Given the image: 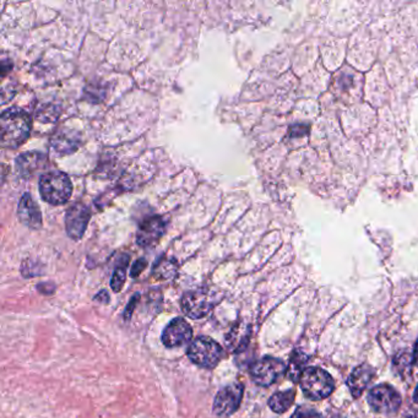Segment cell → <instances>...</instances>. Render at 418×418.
<instances>
[{
	"instance_id": "cell-1",
	"label": "cell",
	"mask_w": 418,
	"mask_h": 418,
	"mask_svg": "<svg viewBox=\"0 0 418 418\" xmlns=\"http://www.w3.org/2000/svg\"><path fill=\"white\" fill-rule=\"evenodd\" d=\"M31 127V117L28 112L18 108L4 111L0 117L1 146L6 149H16L23 145L30 137Z\"/></svg>"
},
{
	"instance_id": "cell-2",
	"label": "cell",
	"mask_w": 418,
	"mask_h": 418,
	"mask_svg": "<svg viewBox=\"0 0 418 418\" xmlns=\"http://www.w3.org/2000/svg\"><path fill=\"white\" fill-rule=\"evenodd\" d=\"M40 193L48 204H65L73 194V186L65 173L52 171L40 178Z\"/></svg>"
},
{
	"instance_id": "cell-3",
	"label": "cell",
	"mask_w": 418,
	"mask_h": 418,
	"mask_svg": "<svg viewBox=\"0 0 418 418\" xmlns=\"http://www.w3.org/2000/svg\"><path fill=\"white\" fill-rule=\"evenodd\" d=\"M300 382L305 395L310 400H323L332 395L335 389L332 375L318 367L305 369Z\"/></svg>"
},
{
	"instance_id": "cell-4",
	"label": "cell",
	"mask_w": 418,
	"mask_h": 418,
	"mask_svg": "<svg viewBox=\"0 0 418 418\" xmlns=\"http://www.w3.org/2000/svg\"><path fill=\"white\" fill-rule=\"evenodd\" d=\"M186 354L191 362L196 366L203 368L213 369L221 362L223 349L211 337H200L191 342Z\"/></svg>"
},
{
	"instance_id": "cell-5",
	"label": "cell",
	"mask_w": 418,
	"mask_h": 418,
	"mask_svg": "<svg viewBox=\"0 0 418 418\" xmlns=\"http://www.w3.org/2000/svg\"><path fill=\"white\" fill-rule=\"evenodd\" d=\"M216 293L206 288L186 292L181 300L182 310L186 317L201 319L206 317L216 305Z\"/></svg>"
},
{
	"instance_id": "cell-6",
	"label": "cell",
	"mask_w": 418,
	"mask_h": 418,
	"mask_svg": "<svg viewBox=\"0 0 418 418\" xmlns=\"http://www.w3.org/2000/svg\"><path fill=\"white\" fill-rule=\"evenodd\" d=\"M244 394V388L241 383H233L223 387L215 396L213 412L218 417H230L235 414Z\"/></svg>"
},
{
	"instance_id": "cell-7",
	"label": "cell",
	"mask_w": 418,
	"mask_h": 418,
	"mask_svg": "<svg viewBox=\"0 0 418 418\" xmlns=\"http://www.w3.org/2000/svg\"><path fill=\"white\" fill-rule=\"evenodd\" d=\"M286 372V366L278 358L265 357L255 362L250 368V375L260 387H270Z\"/></svg>"
},
{
	"instance_id": "cell-8",
	"label": "cell",
	"mask_w": 418,
	"mask_h": 418,
	"mask_svg": "<svg viewBox=\"0 0 418 418\" xmlns=\"http://www.w3.org/2000/svg\"><path fill=\"white\" fill-rule=\"evenodd\" d=\"M368 404L379 414H392L400 409V394L387 384H380L369 391Z\"/></svg>"
},
{
	"instance_id": "cell-9",
	"label": "cell",
	"mask_w": 418,
	"mask_h": 418,
	"mask_svg": "<svg viewBox=\"0 0 418 418\" xmlns=\"http://www.w3.org/2000/svg\"><path fill=\"white\" fill-rule=\"evenodd\" d=\"M193 337V329L183 318H174L164 327L162 342L166 347L174 349L186 345Z\"/></svg>"
},
{
	"instance_id": "cell-10",
	"label": "cell",
	"mask_w": 418,
	"mask_h": 418,
	"mask_svg": "<svg viewBox=\"0 0 418 418\" xmlns=\"http://www.w3.org/2000/svg\"><path fill=\"white\" fill-rule=\"evenodd\" d=\"M90 221V210L84 204H74L67 211L65 228L70 238L75 241L80 239L86 231L87 223Z\"/></svg>"
},
{
	"instance_id": "cell-11",
	"label": "cell",
	"mask_w": 418,
	"mask_h": 418,
	"mask_svg": "<svg viewBox=\"0 0 418 418\" xmlns=\"http://www.w3.org/2000/svg\"><path fill=\"white\" fill-rule=\"evenodd\" d=\"M167 228L166 218L155 216L145 220L141 223L139 231L137 233V242L142 248L151 247L159 241V238L164 236Z\"/></svg>"
},
{
	"instance_id": "cell-12",
	"label": "cell",
	"mask_w": 418,
	"mask_h": 418,
	"mask_svg": "<svg viewBox=\"0 0 418 418\" xmlns=\"http://www.w3.org/2000/svg\"><path fill=\"white\" fill-rule=\"evenodd\" d=\"M18 216L20 222L28 227L38 230L42 226L41 211L30 194H25L18 203Z\"/></svg>"
},
{
	"instance_id": "cell-13",
	"label": "cell",
	"mask_w": 418,
	"mask_h": 418,
	"mask_svg": "<svg viewBox=\"0 0 418 418\" xmlns=\"http://www.w3.org/2000/svg\"><path fill=\"white\" fill-rule=\"evenodd\" d=\"M374 375L375 372L368 364H361L358 367H356L347 380L352 396L359 397L362 395L363 391L372 383Z\"/></svg>"
},
{
	"instance_id": "cell-14",
	"label": "cell",
	"mask_w": 418,
	"mask_h": 418,
	"mask_svg": "<svg viewBox=\"0 0 418 418\" xmlns=\"http://www.w3.org/2000/svg\"><path fill=\"white\" fill-rule=\"evenodd\" d=\"M250 341V327L248 324L239 322L230 330L226 337V345L231 352L239 354L246 350Z\"/></svg>"
},
{
	"instance_id": "cell-15",
	"label": "cell",
	"mask_w": 418,
	"mask_h": 418,
	"mask_svg": "<svg viewBox=\"0 0 418 418\" xmlns=\"http://www.w3.org/2000/svg\"><path fill=\"white\" fill-rule=\"evenodd\" d=\"M46 156L31 151V152H25L18 156L16 159V169L23 177H30L33 173H36L38 169H41L46 164Z\"/></svg>"
},
{
	"instance_id": "cell-16",
	"label": "cell",
	"mask_w": 418,
	"mask_h": 418,
	"mask_svg": "<svg viewBox=\"0 0 418 418\" xmlns=\"http://www.w3.org/2000/svg\"><path fill=\"white\" fill-rule=\"evenodd\" d=\"M55 146V150L60 154H72L78 149L80 145V141L75 132H60L55 135V139L52 141Z\"/></svg>"
},
{
	"instance_id": "cell-17",
	"label": "cell",
	"mask_w": 418,
	"mask_h": 418,
	"mask_svg": "<svg viewBox=\"0 0 418 418\" xmlns=\"http://www.w3.org/2000/svg\"><path fill=\"white\" fill-rule=\"evenodd\" d=\"M295 390L278 391L273 394L270 400L269 406L276 414H283L287 409L291 407L295 402Z\"/></svg>"
},
{
	"instance_id": "cell-18",
	"label": "cell",
	"mask_w": 418,
	"mask_h": 418,
	"mask_svg": "<svg viewBox=\"0 0 418 418\" xmlns=\"http://www.w3.org/2000/svg\"><path fill=\"white\" fill-rule=\"evenodd\" d=\"M307 359H308L307 356L303 355L300 351H297L291 356L290 364H288V368H287V374H288V377H290L292 382L300 380V378H302L305 371Z\"/></svg>"
},
{
	"instance_id": "cell-19",
	"label": "cell",
	"mask_w": 418,
	"mask_h": 418,
	"mask_svg": "<svg viewBox=\"0 0 418 418\" xmlns=\"http://www.w3.org/2000/svg\"><path fill=\"white\" fill-rule=\"evenodd\" d=\"M177 269L178 265L176 260L162 258V259L159 260V263L155 264L152 273L159 280H169V278L176 276Z\"/></svg>"
},
{
	"instance_id": "cell-20",
	"label": "cell",
	"mask_w": 418,
	"mask_h": 418,
	"mask_svg": "<svg viewBox=\"0 0 418 418\" xmlns=\"http://www.w3.org/2000/svg\"><path fill=\"white\" fill-rule=\"evenodd\" d=\"M128 263H129V256H123V263L114 270L113 276L111 280V287L114 292H120L123 288L125 280H127Z\"/></svg>"
},
{
	"instance_id": "cell-21",
	"label": "cell",
	"mask_w": 418,
	"mask_h": 418,
	"mask_svg": "<svg viewBox=\"0 0 418 418\" xmlns=\"http://www.w3.org/2000/svg\"><path fill=\"white\" fill-rule=\"evenodd\" d=\"M291 418H322V416L314 411L300 407L295 411V414H292Z\"/></svg>"
},
{
	"instance_id": "cell-22",
	"label": "cell",
	"mask_w": 418,
	"mask_h": 418,
	"mask_svg": "<svg viewBox=\"0 0 418 418\" xmlns=\"http://www.w3.org/2000/svg\"><path fill=\"white\" fill-rule=\"evenodd\" d=\"M146 265H147V263H146L145 259L137 260L135 264L132 265V271H130L132 278H137V276H139V275L145 270Z\"/></svg>"
},
{
	"instance_id": "cell-23",
	"label": "cell",
	"mask_w": 418,
	"mask_h": 418,
	"mask_svg": "<svg viewBox=\"0 0 418 418\" xmlns=\"http://www.w3.org/2000/svg\"><path fill=\"white\" fill-rule=\"evenodd\" d=\"M139 297H140L139 295H134V297L132 298V300H130V303H129V305H128L127 310H125V314H124V318L127 319V320H129L130 317H132V310H134V307H135V305H137V300H139Z\"/></svg>"
},
{
	"instance_id": "cell-24",
	"label": "cell",
	"mask_w": 418,
	"mask_h": 418,
	"mask_svg": "<svg viewBox=\"0 0 418 418\" xmlns=\"http://www.w3.org/2000/svg\"><path fill=\"white\" fill-rule=\"evenodd\" d=\"M95 300H98V302H101V303H105L106 305V303H108L109 302L108 293H107V291L103 290V291H101L98 295H96Z\"/></svg>"
},
{
	"instance_id": "cell-25",
	"label": "cell",
	"mask_w": 418,
	"mask_h": 418,
	"mask_svg": "<svg viewBox=\"0 0 418 418\" xmlns=\"http://www.w3.org/2000/svg\"><path fill=\"white\" fill-rule=\"evenodd\" d=\"M414 363L418 367V341L417 344H416V349H414Z\"/></svg>"
},
{
	"instance_id": "cell-26",
	"label": "cell",
	"mask_w": 418,
	"mask_h": 418,
	"mask_svg": "<svg viewBox=\"0 0 418 418\" xmlns=\"http://www.w3.org/2000/svg\"><path fill=\"white\" fill-rule=\"evenodd\" d=\"M414 401L418 402V387L417 389H416V391H414Z\"/></svg>"
}]
</instances>
